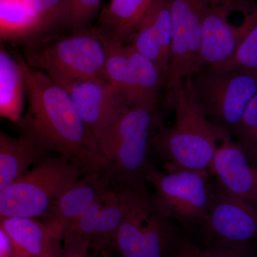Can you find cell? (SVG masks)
I'll return each instance as SVG.
<instances>
[{
	"instance_id": "3957f363",
	"label": "cell",
	"mask_w": 257,
	"mask_h": 257,
	"mask_svg": "<svg viewBox=\"0 0 257 257\" xmlns=\"http://www.w3.org/2000/svg\"><path fill=\"white\" fill-rule=\"evenodd\" d=\"M161 126L157 108L128 107L101 149L102 172L115 185L147 184L152 138Z\"/></svg>"
},
{
	"instance_id": "9a60e30c",
	"label": "cell",
	"mask_w": 257,
	"mask_h": 257,
	"mask_svg": "<svg viewBox=\"0 0 257 257\" xmlns=\"http://www.w3.org/2000/svg\"><path fill=\"white\" fill-rule=\"evenodd\" d=\"M113 184L102 172L84 174L57 196L44 214L45 222L64 234Z\"/></svg>"
},
{
	"instance_id": "e0dca14e",
	"label": "cell",
	"mask_w": 257,
	"mask_h": 257,
	"mask_svg": "<svg viewBox=\"0 0 257 257\" xmlns=\"http://www.w3.org/2000/svg\"><path fill=\"white\" fill-rule=\"evenodd\" d=\"M154 0H111L99 18L101 29L111 40L130 44Z\"/></svg>"
},
{
	"instance_id": "8992f818",
	"label": "cell",
	"mask_w": 257,
	"mask_h": 257,
	"mask_svg": "<svg viewBox=\"0 0 257 257\" xmlns=\"http://www.w3.org/2000/svg\"><path fill=\"white\" fill-rule=\"evenodd\" d=\"M84 174L65 157L40 161L0 192V219L44 215L57 196Z\"/></svg>"
},
{
	"instance_id": "f1b7e54d",
	"label": "cell",
	"mask_w": 257,
	"mask_h": 257,
	"mask_svg": "<svg viewBox=\"0 0 257 257\" xmlns=\"http://www.w3.org/2000/svg\"><path fill=\"white\" fill-rule=\"evenodd\" d=\"M173 257H201L200 248L189 236H185Z\"/></svg>"
},
{
	"instance_id": "d4e9b609",
	"label": "cell",
	"mask_w": 257,
	"mask_h": 257,
	"mask_svg": "<svg viewBox=\"0 0 257 257\" xmlns=\"http://www.w3.org/2000/svg\"><path fill=\"white\" fill-rule=\"evenodd\" d=\"M102 0H69L67 28L71 31L89 28L99 13Z\"/></svg>"
},
{
	"instance_id": "2e32d148",
	"label": "cell",
	"mask_w": 257,
	"mask_h": 257,
	"mask_svg": "<svg viewBox=\"0 0 257 257\" xmlns=\"http://www.w3.org/2000/svg\"><path fill=\"white\" fill-rule=\"evenodd\" d=\"M130 44L156 64L165 82L172 47V20L169 0H154Z\"/></svg>"
},
{
	"instance_id": "30bf717a",
	"label": "cell",
	"mask_w": 257,
	"mask_h": 257,
	"mask_svg": "<svg viewBox=\"0 0 257 257\" xmlns=\"http://www.w3.org/2000/svg\"><path fill=\"white\" fill-rule=\"evenodd\" d=\"M172 20L170 67L166 92L200 71L201 37L208 0H169Z\"/></svg>"
},
{
	"instance_id": "7c38bea8",
	"label": "cell",
	"mask_w": 257,
	"mask_h": 257,
	"mask_svg": "<svg viewBox=\"0 0 257 257\" xmlns=\"http://www.w3.org/2000/svg\"><path fill=\"white\" fill-rule=\"evenodd\" d=\"M214 126L218 143L209 170L211 177L226 192L257 207V180L247 154L226 128Z\"/></svg>"
},
{
	"instance_id": "5bb4252c",
	"label": "cell",
	"mask_w": 257,
	"mask_h": 257,
	"mask_svg": "<svg viewBox=\"0 0 257 257\" xmlns=\"http://www.w3.org/2000/svg\"><path fill=\"white\" fill-rule=\"evenodd\" d=\"M236 11L231 5L209 6L203 20L201 37L200 70L214 68L234 56L246 30L244 21L239 27L229 23L230 13Z\"/></svg>"
},
{
	"instance_id": "e575fe53",
	"label": "cell",
	"mask_w": 257,
	"mask_h": 257,
	"mask_svg": "<svg viewBox=\"0 0 257 257\" xmlns=\"http://www.w3.org/2000/svg\"><path fill=\"white\" fill-rule=\"evenodd\" d=\"M253 171H254L255 176L257 180V167H253Z\"/></svg>"
},
{
	"instance_id": "6da1fadb",
	"label": "cell",
	"mask_w": 257,
	"mask_h": 257,
	"mask_svg": "<svg viewBox=\"0 0 257 257\" xmlns=\"http://www.w3.org/2000/svg\"><path fill=\"white\" fill-rule=\"evenodd\" d=\"M20 61L29 103L28 114L21 120L25 136L42 150L75 162L85 173L102 172L99 146L65 89L46 72Z\"/></svg>"
},
{
	"instance_id": "cb8c5ba5",
	"label": "cell",
	"mask_w": 257,
	"mask_h": 257,
	"mask_svg": "<svg viewBox=\"0 0 257 257\" xmlns=\"http://www.w3.org/2000/svg\"><path fill=\"white\" fill-rule=\"evenodd\" d=\"M25 3L36 24V37L52 34L61 27H67L69 0H25Z\"/></svg>"
},
{
	"instance_id": "4dcf8cb0",
	"label": "cell",
	"mask_w": 257,
	"mask_h": 257,
	"mask_svg": "<svg viewBox=\"0 0 257 257\" xmlns=\"http://www.w3.org/2000/svg\"><path fill=\"white\" fill-rule=\"evenodd\" d=\"M0 257H13V248L9 237L0 226Z\"/></svg>"
},
{
	"instance_id": "d590c367",
	"label": "cell",
	"mask_w": 257,
	"mask_h": 257,
	"mask_svg": "<svg viewBox=\"0 0 257 257\" xmlns=\"http://www.w3.org/2000/svg\"><path fill=\"white\" fill-rule=\"evenodd\" d=\"M0 37H1V33H0Z\"/></svg>"
},
{
	"instance_id": "44dd1931",
	"label": "cell",
	"mask_w": 257,
	"mask_h": 257,
	"mask_svg": "<svg viewBox=\"0 0 257 257\" xmlns=\"http://www.w3.org/2000/svg\"><path fill=\"white\" fill-rule=\"evenodd\" d=\"M130 73L141 107L157 108L159 94L165 86V78L156 64L125 44Z\"/></svg>"
},
{
	"instance_id": "836d02e7",
	"label": "cell",
	"mask_w": 257,
	"mask_h": 257,
	"mask_svg": "<svg viewBox=\"0 0 257 257\" xmlns=\"http://www.w3.org/2000/svg\"><path fill=\"white\" fill-rule=\"evenodd\" d=\"M97 257H114L110 251V248H104L99 251V256Z\"/></svg>"
},
{
	"instance_id": "277c9868",
	"label": "cell",
	"mask_w": 257,
	"mask_h": 257,
	"mask_svg": "<svg viewBox=\"0 0 257 257\" xmlns=\"http://www.w3.org/2000/svg\"><path fill=\"white\" fill-rule=\"evenodd\" d=\"M126 210L113 241L121 257H173L184 237L157 207L147 184L124 187Z\"/></svg>"
},
{
	"instance_id": "d6986e66",
	"label": "cell",
	"mask_w": 257,
	"mask_h": 257,
	"mask_svg": "<svg viewBox=\"0 0 257 257\" xmlns=\"http://www.w3.org/2000/svg\"><path fill=\"white\" fill-rule=\"evenodd\" d=\"M43 151L25 135L14 138L0 130V192L41 161Z\"/></svg>"
},
{
	"instance_id": "83f0119b",
	"label": "cell",
	"mask_w": 257,
	"mask_h": 257,
	"mask_svg": "<svg viewBox=\"0 0 257 257\" xmlns=\"http://www.w3.org/2000/svg\"><path fill=\"white\" fill-rule=\"evenodd\" d=\"M94 250L89 240L73 235L64 234L59 257H95L92 254Z\"/></svg>"
},
{
	"instance_id": "d6a6232c",
	"label": "cell",
	"mask_w": 257,
	"mask_h": 257,
	"mask_svg": "<svg viewBox=\"0 0 257 257\" xmlns=\"http://www.w3.org/2000/svg\"><path fill=\"white\" fill-rule=\"evenodd\" d=\"M246 152L247 154L248 160L257 161V145L252 147V148L249 149L248 150H246Z\"/></svg>"
},
{
	"instance_id": "ac0fdd59",
	"label": "cell",
	"mask_w": 257,
	"mask_h": 257,
	"mask_svg": "<svg viewBox=\"0 0 257 257\" xmlns=\"http://www.w3.org/2000/svg\"><path fill=\"white\" fill-rule=\"evenodd\" d=\"M0 226L9 237L13 257H37L54 235L63 236L50 224L32 218L0 219Z\"/></svg>"
},
{
	"instance_id": "484cf974",
	"label": "cell",
	"mask_w": 257,
	"mask_h": 257,
	"mask_svg": "<svg viewBox=\"0 0 257 257\" xmlns=\"http://www.w3.org/2000/svg\"><path fill=\"white\" fill-rule=\"evenodd\" d=\"M245 151L257 145V92L251 98L234 134Z\"/></svg>"
},
{
	"instance_id": "8fae6325",
	"label": "cell",
	"mask_w": 257,
	"mask_h": 257,
	"mask_svg": "<svg viewBox=\"0 0 257 257\" xmlns=\"http://www.w3.org/2000/svg\"><path fill=\"white\" fill-rule=\"evenodd\" d=\"M207 242H249L257 239V207L213 184L205 219L201 226Z\"/></svg>"
},
{
	"instance_id": "f546056e",
	"label": "cell",
	"mask_w": 257,
	"mask_h": 257,
	"mask_svg": "<svg viewBox=\"0 0 257 257\" xmlns=\"http://www.w3.org/2000/svg\"><path fill=\"white\" fill-rule=\"evenodd\" d=\"M62 238L61 234H55L51 238L46 246L37 257H59L62 250Z\"/></svg>"
},
{
	"instance_id": "ffe728a7",
	"label": "cell",
	"mask_w": 257,
	"mask_h": 257,
	"mask_svg": "<svg viewBox=\"0 0 257 257\" xmlns=\"http://www.w3.org/2000/svg\"><path fill=\"white\" fill-rule=\"evenodd\" d=\"M25 93L21 62L0 47V117L13 123L20 122Z\"/></svg>"
},
{
	"instance_id": "4316f807",
	"label": "cell",
	"mask_w": 257,
	"mask_h": 257,
	"mask_svg": "<svg viewBox=\"0 0 257 257\" xmlns=\"http://www.w3.org/2000/svg\"><path fill=\"white\" fill-rule=\"evenodd\" d=\"M201 257H257L248 242L212 241L200 248Z\"/></svg>"
},
{
	"instance_id": "603a6c76",
	"label": "cell",
	"mask_w": 257,
	"mask_h": 257,
	"mask_svg": "<svg viewBox=\"0 0 257 257\" xmlns=\"http://www.w3.org/2000/svg\"><path fill=\"white\" fill-rule=\"evenodd\" d=\"M0 33L10 38H35L37 27L25 0H0Z\"/></svg>"
},
{
	"instance_id": "7a4b0ae2",
	"label": "cell",
	"mask_w": 257,
	"mask_h": 257,
	"mask_svg": "<svg viewBox=\"0 0 257 257\" xmlns=\"http://www.w3.org/2000/svg\"><path fill=\"white\" fill-rule=\"evenodd\" d=\"M175 111L170 126H161L152 138V153L164 170L209 171L217 147L214 125L207 119L185 79L167 92Z\"/></svg>"
},
{
	"instance_id": "ba28073f",
	"label": "cell",
	"mask_w": 257,
	"mask_h": 257,
	"mask_svg": "<svg viewBox=\"0 0 257 257\" xmlns=\"http://www.w3.org/2000/svg\"><path fill=\"white\" fill-rule=\"evenodd\" d=\"M211 177L209 171L160 172L152 165L146 181L154 189V202L165 216L184 227H201L212 194Z\"/></svg>"
},
{
	"instance_id": "1f68e13d",
	"label": "cell",
	"mask_w": 257,
	"mask_h": 257,
	"mask_svg": "<svg viewBox=\"0 0 257 257\" xmlns=\"http://www.w3.org/2000/svg\"><path fill=\"white\" fill-rule=\"evenodd\" d=\"M211 6H217V5H231L236 7V11H238L239 7L241 5L253 3L257 0H208Z\"/></svg>"
},
{
	"instance_id": "4fadbf2b",
	"label": "cell",
	"mask_w": 257,
	"mask_h": 257,
	"mask_svg": "<svg viewBox=\"0 0 257 257\" xmlns=\"http://www.w3.org/2000/svg\"><path fill=\"white\" fill-rule=\"evenodd\" d=\"M126 195L124 187L113 184L64 234L87 239L97 251L111 248L124 218Z\"/></svg>"
},
{
	"instance_id": "9c48e42d",
	"label": "cell",
	"mask_w": 257,
	"mask_h": 257,
	"mask_svg": "<svg viewBox=\"0 0 257 257\" xmlns=\"http://www.w3.org/2000/svg\"><path fill=\"white\" fill-rule=\"evenodd\" d=\"M47 74L65 89L101 150L119 116L128 107L124 99L106 79Z\"/></svg>"
},
{
	"instance_id": "52a82bcc",
	"label": "cell",
	"mask_w": 257,
	"mask_h": 257,
	"mask_svg": "<svg viewBox=\"0 0 257 257\" xmlns=\"http://www.w3.org/2000/svg\"><path fill=\"white\" fill-rule=\"evenodd\" d=\"M187 79L207 119L233 135L257 92V72L204 68Z\"/></svg>"
},
{
	"instance_id": "7402d4cb",
	"label": "cell",
	"mask_w": 257,
	"mask_h": 257,
	"mask_svg": "<svg viewBox=\"0 0 257 257\" xmlns=\"http://www.w3.org/2000/svg\"><path fill=\"white\" fill-rule=\"evenodd\" d=\"M246 30L234 56L227 62L214 69L221 70H242L257 72V1L242 5Z\"/></svg>"
},
{
	"instance_id": "5b68a950",
	"label": "cell",
	"mask_w": 257,
	"mask_h": 257,
	"mask_svg": "<svg viewBox=\"0 0 257 257\" xmlns=\"http://www.w3.org/2000/svg\"><path fill=\"white\" fill-rule=\"evenodd\" d=\"M106 60L104 34L99 28L89 27L67 35L52 33L31 39L25 62L46 73L106 79Z\"/></svg>"
}]
</instances>
